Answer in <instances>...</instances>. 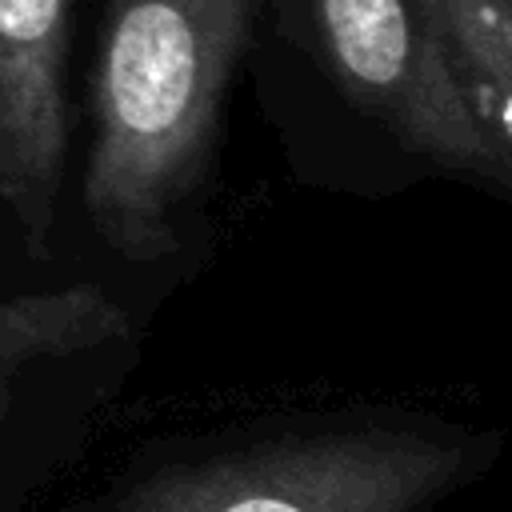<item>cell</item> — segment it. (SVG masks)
Listing matches in <instances>:
<instances>
[{"label": "cell", "mask_w": 512, "mask_h": 512, "mask_svg": "<svg viewBox=\"0 0 512 512\" xmlns=\"http://www.w3.org/2000/svg\"><path fill=\"white\" fill-rule=\"evenodd\" d=\"M252 16L256 0H108L84 208L112 252L156 260L176 244Z\"/></svg>", "instance_id": "1"}, {"label": "cell", "mask_w": 512, "mask_h": 512, "mask_svg": "<svg viewBox=\"0 0 512 512\" xmlns=\"http://www.w3.org/2000/svg\"><path fill=\"white\" fill-rule=\"evenodd\" d=\"M468 468L424 432H320L148 472L96 512H420Z\"/></svg>", "instance_id": "2"}, {"label": "cell", "mask_w": 512, "mask_h": 512, "mask_svg": "<svg viewBox=\"0 0 512 512\" xmlns=\"http://www.w3.org/2000/svg\"><path fill=\"white\" fill-rule=\"evenodd\" d=\"M316 16L332 76L404 148L460 172H512L472 120L416 0H316Z\"/></svg>", "instance_id": "3"}, {"label": "cell", "mask_w": 512, "mask_h": 512, "mask_svg": "<svg viewBox=\"0 0 512 512\" xmlns=\"http://www.w3.org/2000/svg\"><path fill=\"white\" fill-rule=\"evenodd\" d=\"M72 0H0V204L40 248L56 220L68 152Z\"/></svg>", "instance_id": "4"}, {"label": "cell", "mask_w": 512, "mask_h": 512, "mask_svg": "<svg viewBox=\"0 0 512 512\" xmlns=\"http://www.w3.org/2000/svg\"><path fill=\"white\" fill-rule=\"evenodd\" d=\"M484 136L512 168V0H416Z\"/></svg>", "instance_id": "5"}, {"label": "cell", "mask_w": 512, "mask_h": 512, "mask_svg": "<svg viewBox=\"0 0 512 512\" xmlns=\"http://www.w3.org/2000/svg\"><path fill=\"white\" fill-rule=\"evenodd\" d=\"M124 332H128L124 308L92 284L0 296V420L24 372H32L44 360L112 344Z\"/></svg>", "instance_id": "6"}]
</instances>
